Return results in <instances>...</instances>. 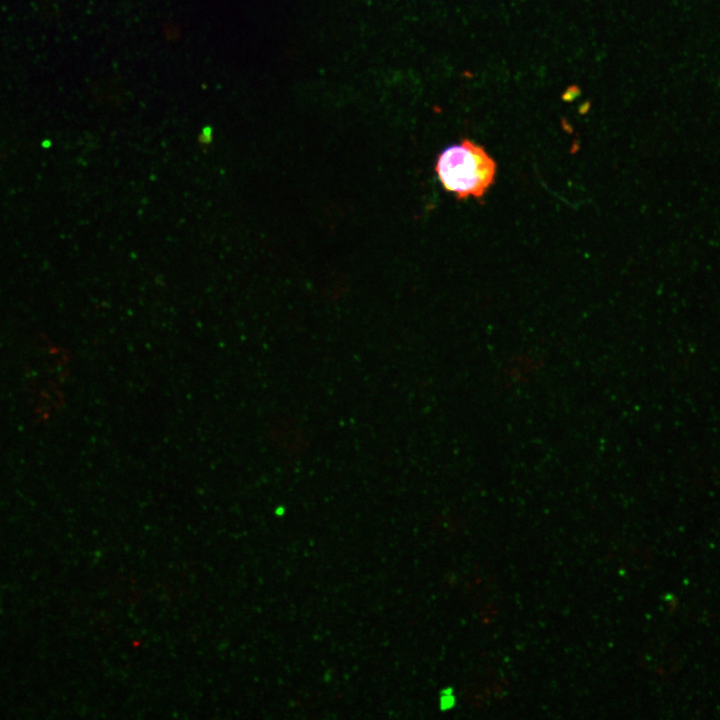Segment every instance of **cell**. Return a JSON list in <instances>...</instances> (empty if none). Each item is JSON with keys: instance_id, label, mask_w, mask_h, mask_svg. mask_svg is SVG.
I'll return each instance as SVG.
<instances>
[{"instance_id": "1", "label": "cell", "mask_w": 720, "mask_h": 720, "mask_svg": "<svg viewBox=\"0 0 720 720\" xmlns=\"http://www.w3.org/2000/svg\"><path fill=\"white\" fill-rule=\"evenodd\" d=\"M435 172L443 188L458 199L481 198L494 183L496 163L481 145L464 139L438 155Z\"/></svg>"}, {"instance_id": "2", "label": "cell", "mask_w": 720, "mask_h": 720, "mask_svg": "<svg viewBox=\"0 0 720 720\" xmlns=\"http://www.w3.org/2000/svg\"><path fill=\"white\" fill-rule=\"evenodd\" d=\"M456 699L450 687L443 689L440 693L439 706L441 710H448L455 705Z\"/></svg>"}]
</instances>
